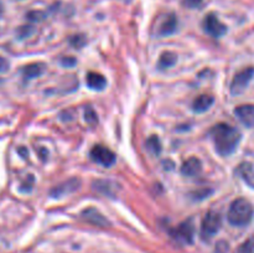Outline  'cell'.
I'll list each match as a JSON object with an SVG mask.
<instances>
[{"label": "cell", "mask_w": 254, "mask_h": 253, "mask_svg": "<svg viewBox=\"0 0 254 253\" xmlns=\"http://www.w3.org/2000/svg\"><path fill=\"white\" fill-rule=\"evenodd\" d=\"M235 114L238 121L247 128L254 126V106L253 104H242L235 109Z\"/></svg>", "instance_id": "cell-8"}, {"label": "cell", "mask_w": 254, "mask_h": 253, "mask_svg": "<svg viewBox=\"0 0 254 253\" xmlns=\"http://www.w3.org/2000/svg\"><path fill=\"white\" fill-rule=\"evenodd\" d=\"M211 136H212L216 151L222 156H228L235 153L242 139L241 131L227 123L216 124L211 129Z\"/></svg>", "instance_id": "cell-1"}, {"label": "cell", "mask_w": 254, "mask_h": 253, "mask_svg": "<svg viewBox=\"0 0 254 253\" xmlns=\"http://www.w3.org/2000/svg\"><path fill=\"white\" fill-rule=\"evenodd\" d=\"M178 29V17L175 16L174 14L168 15L165 17L163 22L160 25V29H159V34L161 36H169V35L174 34Z\"/></svg>", "instance_id": "cell-15"}, {"label": "cell", "mask_w": 254, "mask_h": 253, "mask_svg": "<svg viewBox=\"0 0 254 253\" xmlns=\"http://www.w3.org/2000/svg\"><path fill=\"white\" fill-rule=\"evenodd\" d=\"M254 208L253 205L246 198L240 197L236 198L230 206V210L227 213L228 222L236 227H245L250 225L253 220Z\"/></svg>", "instance_id": "cell-2"}, {"label": "cell", "mask_w": 254, "mask_h": 253, "mask_svg": "<svg viewBox=\"0 0 254 253\" xmlns=\"http://www.w3.org/2000/svg\"><path fill=\"white\" fill-rule=\"evenodd\" d=\"M201 171H202V163H201L200 159L195 158V156L189 158L181 165V174L185 176H189V178L197 176Z\"/></svg>", "instance_id": "cell-10"}, {"label": "cell", "mask_w": 254, "mask_h": 253, "mask_svg": "<svg viewBox=\"0 0 254 253\" xmlns=\"http://www.w3.org/2000/svg\"><path fill=\"white\" fill-rule=\"evenodd\" d=\"M0 12H1V6H0Z\"/></svg>", "instance_id": "cell-24"}, {"label": "cell", "mask_w": 254, "mask_h": 253, "mask_svg": "<svg viewBox=\"0 0 254 253\" xmlns=\"http://www.w3.org/2000/svg\"><path fill=\"white\" fill-rule=\"evenodd\" d=\"M84 118H86V122L89 126H96L98 123V117H97L96 112H94L92 107H87L84 109Z\"/></svg>", "instance_id": "cell-21"}, {"label": "cell", "mask_w": 254, "mask_h": 253, "mask_svg": "<svg viewBox=\"0 0 254 253\" xmlns=\"http://www.w3.org/2000/svg\"><path fill=\"white\" fill-rule=\"evenodd\" d=\"M237 174L250 185L251 188L254 189V165L251 163H241L237 168Z\"/></svg>", "instance_id": "cell-13"}, {"label": "cell", "mask_w": 254, "mask_h": 253, "mask_svg": "<svg viewBox=\"0 0 254 253\" xmlns=\"http://www.w3.org/2000/svg\"><path fill=\"white\" fill-rule=\"evenodd\" d=\"M9 69V61L5 57L0 56V72H6Z\"/></svg>", "instance_id": "cell-23"}, {"label": "cell", "mask_w": 254, "mask_h": 253, "mask_svg": "<svg viewBox=\"0 0 254 253\" xmlns=\"http://www.w3.org/2000/svg\"><path fill=\"white\" fill-rule=\"evenodd\" d=\"M215 98L210 94H201L197 98L193 101L192 103V109L196 113H203V112L208 111V109L212 107Z\"/></svg>", "instance_id": "cell-12"}, {"label": "cell", "mask_w": 254, "mask_h": 253, "mask_svg": "<svg viewBox=\"0 0 254 253\" xmlns=\"http://www.w3.org/2000/svg\"><path fill=\"white\" fill-rule=\"evenodd\" d=\"M176 61H178V55L171 51H165L160 55L158 67L160 69L170 68V67H173L176 63Z\"/></svg>", "instance_id": "cell-17"}, {"label": "cell", "mask_w": 254, "mask_h": 253, "mask_svg": "<svg viewBox=\"0 0 254 253\" xmlns=\"http://www.w3.org/2000/svg\"><path fill=\"white\" fill-rule=\"evenodd\" d=\"M78 184L79 183H77L76 179H72V180H69V181H67V183L62 184V185L57 186V188L55 189L54 191H52V195H54L55 197H56V196L61 195L62 190H64V193H66V192H72V191H74L77 188H78Z\"/></svg>", "instance_id": "cell-18"}, {"label": "cell", "mask_w": 254, "mask_h": 253, "mask_svg": "<svg viewBox=\"0 0 254 253\" xmlns=\"http://www.w3.org/2000/svg\"><path fill=\"white\" fill-rule=\"evenodd\" d=\"M82 218L87 222L92 223V225L98 226V227H108L111 225L109 221L94 207H88L82 211Z\"/></svg>", "instance_id": "cell-9"}, {"label": "cell", "mask_w": 254, "mask_h": 253, "mask_svg": "<svg viewBox=\"0 0 254 253\" xmlns=\"http://www.w3.org/2000/svg\"><path fill=\"white\" fill-rule=\"evenodd\" d=\"M171 236L176 242L181 245H190L195 237V225L191 220L180 223L175 230L171 231Z\"/></svg>", "instance_id": "cell-5"}, {"label": "cell", "mask_w": 254, "mask_h": 253, "mask_svg": "<svg viewBox=\"0 0 254 253\" xmlns=\"http://www.w3.org/2000/svg\"><path fill=\"white\" fill-rule=\"evenodd\" d=\"M202 1L203 0H184L183 4L186 7H189V9H196V7H198L202 4Z\"/></svg>", "instance_id": "cell-22"}, {"label": "cell", "mask_w": 254, "mask_h": 253, "mask_svg": "<svg viewBox=\"0 0 254 253\" xmlns=\"http://www.w3.org/2000/svg\"><path fill=\"white\" fill-rule=\"evenodd\" d=\"M221 226H222V218H221L220 213L216 212V211H208L203 216L202 222H201V238L203 241L211 240V238L217 235Z\"/></svg>", "instance_id": "cell-3"}, {"label": "cell", "mask_w": 254, "mask_h": 253, "mask_svg": "<svg viewBox=\"0 0 254 253\" xmlns=\"http://www.w3.org/2000/svg\"><path fill=\"white\" fill-rule=\"evenodd\" d=\"M202 26L203 30H205L210 36L216 37V39L223 36V35L226 34V31H227L226 25L222 24V22L220 21V19H218L215 14L206 15L205 19H203Z\"/></svg>", "instance_id": "cell-7"}, {"label": "cell", "mask_w": 254, "mask_h": 253, "mask_svg": "<svg viewBox=\"0 0 254 253\" xmlns=\"http://www.w3.org/2000/svg\"><path fill=\"white\" fill-rule=\"evenodd\" d=\"M89 154H91L92 160L106 168H109L116 163V154L104 145H94Z\"/></svg>", "instance_id": "cell-6"}, {"label": "cell", "mask_w": 254, "mask_h": 253, "mask_svg": "<svg viewBox=\"0 0 254 253\" xmlns=\"http://www.w3.org/2000/svg\"><path fill=\"white\" fill-rule=\"evenodd\" d=\"M254 76V67L248 66L245 67L243 69H241L240 72L235 74L232 82H231V93L233 96H238V94L243 93L246 91V88L248 87V84L251 83V81L253 79Z\"/></svg>", "instance_id": "cell-4"}, {"label": "cell", "mask_w": 254, "mask_h": 253, "mask_svg": "<svg viewBox=\"0 0 254 253\" xmlns=\"http://www.w3.org/2000/svg\"><path fill=\"white\" fill-rule=\"evenodd\" d=\"M87 86L94 91H102L106 88L107 79L103 74L97 73V72H88L86 76Z\"/></svg>", "instance_id": "cell-11"}, {"label": "cell", "mask_w": 254, "mask_h": 253, "mask_svg": "<svg viewBox=\"0 0 254 253\" xmlns=\"http://www.w3.org/2000/svg\"><path fill=\"white\" fill-rule=\"evenodd\" d=\"M44 71H45L44 63H30V64H26V66L22 68L21 73L26 79H32L41 76Z\"/></svg>", "instance_id": "cell-16"}, {"label": "cell", "mask_w": 254, "mask_h": 253, "mask_svg": "<svg viewBox=\"0 0 254 253\" xmlns=\"http://www.w3.org/2000/svg\"><path fill=\"white\" fill-rule=\"evenodd\" d=\"M118 186L117 184L112 183V181L108 180H98V181H94L93 183V189L97 190L98 192L104 193L106 196H114L117 193V190H118Z\"/></svg>", "instance_id": "cell-14"}, {"label": "cell", "mask_w": 254, "mask_h": 253, "mask_svg": "<svg viewBox=\"0 0 254 253\" xmlns=\"http://www.w3.org/2000/svg\"><path fill=\"white\" fill-rule=\"evenodd\" d=\"M236 253H254V233L237 248Z\"/></svg>", "instance_id": "cell-20"}, {"label": "cell", "mask_w": 254, "mask_h": 253, "mask_svg": "<svg viewBox=\"0 0 254 253\" xmlns=\"http://www.w3.org/2000/svg\"><path fill=\"white\" fill-rule=\"evenodd\" d=\"M146 150L153 155H159L161 153V141L156 135H151L146 140Z\"/></svg>", "instance_id": "cell-19"}]
</instances>
